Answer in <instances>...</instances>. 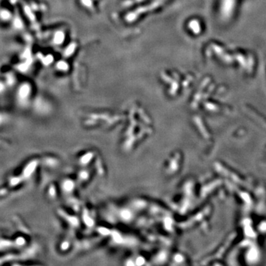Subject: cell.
I'll return each mask as SVG.
<instances>
[{"label": "cell", "instance_id": "obj_1", "mask_svg": "<svg viewBox=\"0 0 266 266\" xmlns=\"http://www.w3.org/2000/svg\"><path fill=\"white\" fill-rule=\"evenodd\" d=\"M32 94V87L29 81H23L17 87L16 98L17 102L25 104L30 101Z\"/></svg>", "mask_w": 266, "mask_h": 266}, {"label": "cell", "instance_id": "obj_2", "mask_svg": "<svg viewBox=\"0 0 266 266\" xmlns=\"http://www.w3.org/2000/svg\"><path fill=\"white\" fill-rule=\"evenodd\" d=\"M13 19V14L9 10L2 8L0 9V20L2 22H8Z\"/></svg>", "mask_w": 266, "mask_h": 266}, {"label": "cell", "instance_id": "obj_3", "mask_svg": "<svg viewBox=\"0 0 266 266\" xmlns=\"http://www.w3.org/2000/svg\"><path fill=\"white\" fill-rule=\"evenodd\" d=\"M0 3H1V0H0Z\"/></svg>", "mask_w": 266, "mask_h": 266}]
</instances>
